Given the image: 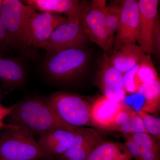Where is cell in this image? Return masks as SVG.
Listing matches in <instances>:
<instances>
[{
	"instance_id": "cell-32",
	"label": "cell",
	"mask_w": 160,
	"mask_h": 160,
	"mask_svg": "<svg viewBox=\"0 0 160 160\" xmlns=\"http://www.w3.org/2000/svg\"><path fill=\"white\" fill-rule=\"evenodd\" d=\"M3 1L2 0H0V8H1V6H2V4Z\"/></svg>"
},
{
	"instance_id": "cell-5",
	"label": "cell",
	"mask_w": 160,
	"mask_h": 160,
	"mask_svg": "<svg viewBox=\"0 0 160 160\" xmlns=\"http://www.w3.org/2000/svg\"><path fill=\"white\" fill-rule=\"evenodd\" d=\"M88 57L84 47L64 49L50 54L46 62V69L53 79L69 81L79 74L86 66Z\"/></svg>"
},
{
	"instance_id": "cell-25",
	"label": "cell",
	"mask_w": 160,
	"mask_h": 160,
	"mask_svg": "<svg viewBox=\"0 0 160 160\" xmlns=\"http://www.w3.org/2000/svg\"><path fill=\"white\" fill-rule=\"evenodd\" d=\"M137 113V112L125 105L113 122L105 130L118 132L120 129L129 122L130 119Z\"/></svg>"
},
{
	"instance_id": "cell-7",
	"label": "cell",
	"mask_w": 160,
	"mask_h": 160,
	"mask_svg": "<svg viewBox=\"0 0 160 160\" xmlns=\"http://www.w3.org/2000/svg\"><path fill=\"white\" fill-rule=\"evenodd\" d=\"M35 9L18 0H5L0 8V18L9 34L11 45L23 43L29 16Z\"/></svg>"
},
{
	"instance_id": "cell-29",
	"label": "cell",
	"mask_w": 160,
	"mask_h": 160,
	"mask_svg": "<svg viewBox=\"0 0 160 160\" xmlns=\"http://www.w3.org/2000/svg\"><path fill=\"white\" fill-rule=\"evenodd\" d=\"M152 45L153 53H155L158 58L160 56V22L159 18L156 24L152 36Z\"/></svg>"
},
{
	"instance_id": "cell-15",
	"label": "cell",
	"mask_w": 160,
	"mask_h": 160,
	"mask_svg": "<svg viewBox=\"0 0 160 160\" xmlns=\"http://www.w3.org/2000/svg\"><path fill=\"white\" fill-rule=\"evenodd\" d=\"M136 43L126 44L109 56L112 66L124 74L138 65L146 55Z\"/></svg>"
},
{
	"instance_id": "cell-10",
	"label": "cell",
	"mask_w": 160,
	"mask_h": 160,
	"mask_svg": "<svg viewBox=\"0 0 160 160\" xmlns=\"http://www.w3.org/2000/svg\"><path fill=\"white\" fill-rule=\"evenodd\" d=\"M122 11L112 52L126 44L136 43L139 23V10L138 1H122Z\"/></svg>"
},
{
	"instance_id": "cell-8",
	"label": "cell",
	"mask_w": 160,
	"mask_h": 160,
	"mask_svg": "<svg viewBox=\"0 0 160 160\" xmlns=\"http://www.w3.org/2000/svg\"><path fill=\"white\" fill-rule=\"evenodd\" d=\"M88 40L81 23L69 22L58 27L39 48L51 54L69 48L84 47Z\"/></svg>"
},
{
	"instance_id": "cell-16",
	"label": "cell",
	"mask_w": 160,
	"mask_h": 160,
	"mask_svg": "<svg viewBox=\"0 0 160 160\" xmlns=\"http://www.w3.org/2000/svg\"><path fill=\"white\" fill-rule=\"evenodd\" d=\"M132 159L125 143L103 141L85 160H132Z\"/></svg>"
},
{
	"instance_id": "cell-3",
	"label": "cell",
	"mask_w": 160,
	"mask_h": 160,
	"mask_svg": "<svg viewBox=\"0 0 160 160\" xmlns=\"http://www.w3.org/2000/svg\"><path fill=\"white\" fill-rule=\"evenodd\" d=\"M58 116L70 126H92V105L77 94L57 92L47 100Z\"/></svg>"
},
{
	"instance_id": "cell-31",
	"label": "cell",
	"mask_w": 160,
	"mask_h": 160,
	"mask_svg": "<svg viewBox=\"0 0 160 160\" xmlns=\"http://www.w3.org/2000/svg\"><path fill=\"white\" fill-rule=\"evenodd\" d=\"M15 105L9 107H6L0 103V130H2L9 126V124H5L4 120L10 114L14 108Z\"/></svg>"
},
{
	"instance_id": "cell-12",
	"label": "cell",
	"mask_w": 160,
	"mask_h": 160,
	"mask_svg": "<svg viewBox=\"0 0 160 160\" xmlns=\"http://www.w3.org/2000/svg\"><path fill=\"white\" fill-rule=\"evenodd\" d=\"M28 5L41 12L63 13L69 22L81 23L84 5L75 0H30L26 1Z\"/></svg>"
},
{
	"instance_id": "cell-21",
	"label": "cell",
	"mask_w": 160,
	"mask_h": 160,
	"mask_svg": "<svg viewBox=\"0 0 160 160\" xmlns=\"http://www.w3.org/2000/svg\"><path fill=\"white\" fill-rule=\"evenodd\" d=\"M122 5L106 6L105 14L106 22L109 35L114 39V35L117 30L122 14Z\"/></svg>"
},
{
	"instance_id": "cell-24",
	"label": "cell",
	"mask_w": 160,
	"mask_h": 160,
	"mask_svg": "<svg viewBox=\"0 0 160 160\" xmlns=\"http://www.w3.org/2000/svg\"><path fill=\"white\" fill-rule=\"evenodd\" d=\"M124 136L131 138L142 149L160 152L159 142L149 133L141 132Z\"/></svg>"
},
{
	"instance_id": "cell-9",
	"label": "cell",
	"mask_w": 160,
	"mask_h": 160,
	"mask_svg": "<svg viewBox=\"0 0 160 160\" xmlns=\"http://www.w3.org/2000/svg\"><path fill=\"white\" fill-rule=\"evenodd\" d=\"M123 75L112 66L109 56L104 53L99 62L95 83L106 98L124 102L127 92L123 85Z\"/></svg>"
},
{
	"instance_id": "cell-30",
	"label": "cell",
	"mask_w": 160,
	"mask_h": 160,
	"mask_svg": "<svg viewBox=\"0 0 160 160\" xmlns=\"http://www.w3.org/2000/svg\"><path fill=\"white\" fill-rule=\"evenodd\" d=\"M9 45L11 43L8 32L0 18V48Z\"/></svg>"
},
{
	"instance_id": "cell-1",
	"label": "cell",
	"mask_w": 160,
	"mask_h": 160,
	"mask_svg": "<svg viewBox=\"0 0 160 160\" xmlns=\"http://www.w3.org/2000/svg\"><path fill=\"white\" fill-rule=\"evenodd\" d=\"M6 118L9 124L22 126L32 134L39 136L52 129H62L75 132L80 128L64 122L47 101L37 98L17 103Z\"/></svg>"
},
{
	"instance_id": "cell-26",
	"label": "cell",
	"mask_w": 160,
	"mask_h": 160,
	"mask_svg": "<svg viewBox=\"0 0 160 160\" xmlns=\"http://www.w3.org/2000/svg\"><path fill=\"white\" fill-rule=\"evenodd\" d=\"M139 64L123 75V85L126 92L137 93L141 86L137 74Z\"/></svg>"
},
{
	"instance_id": "cell-17",
	"label": "cell",
	"mask_w": 160,
	"mask_h": 160,
	"mask_svg": "<svg viewBox=\"0 0 160 160\" xmlns=\"http://www.w3.org/2000/svg\"><path fill=\"white\" fill-rule=\"evenodd\" d=\"M144 98L140 109L149 113L158 114L160 109V80L157 79L143 83L137 93Z\"/></svg>"
},
{
	"instance_id": "cell-14",
	"label": "cell",
	"mask_w": 160,
	"mask_h": 160,
	"mask_svg": "<svg viewBox=\"0 0 160 160\" xmlns=\"http://www.w3.org/2000/svg\"><path fill=\"white\" fill-rule=\"evenodd\" d=\"M124 106L123 102L110 101L103 96L98 98L92 105V126L105 130L113 122Z\"/></svg>"
},
{
	"instance_id": "cell-27",
	"label": "cell",
	"mask_w": 160,
	"mask_h": 160,
	"mask_svg": "<svg viewBox=\"0 0 160 160\" xmlns=\"http://www.w3.org/2000/svg\"><path fill=\"white\" fill-rule=\"evenodd\" d=\"M123 135H131L141 132H147L142 120L137 113L130 119L129 122L119 130Z\"/></svg>"
},
{
	"instance_id": "cell-20",
	"label": "cell",
	"mask_w": 160,
	"mask_h": 160,
	"mask_svg": "<svg viewBox=\"0 0 160 160\" xmlns=\"http://www.w3.org/2000/svg\"><path fill=\"white\" fill-rule=\"evenodd\" d=\"M137 74L141 85L159 78L151 55L146 54L143 58L139 64Z\"/></svg>"
},
{
	"instance_id": "cell-6",
	"label": "cell",
	"mask_w": 160,
	"mask_h": 160,
	"mask_svg": "<svg viewBox=\"0 0 160 160\" xmlns=\"http://www.w3.org/2000/svg\"><path fill=\"white\" fill-rule=\"evenodd\" d=\"M69 22L67 17L60 14L37 12L35 9L29 16L23 44L39 48L49 39L58 27Z\"/></svg>"
},
{
	"instance_id": "cell-22",
	"label": "cell",
	"mask_w": 160,
	"mask_h": 160,
	"mask_svg": "<svg viewBox=\"0 0 160 160\" xmlns=\"http://www.w3.org/2000/svg\"><path fill=\"white\" fill-rule=\"evenodd\" d=\"M103 141L102 138L96 130L91 137L67 160H85L96 147Z\"/></svg>"
},
{
	"instance_id": "cell-13",
	"label": "cell",
	"mask_w": 160,
	"mask_h": 160,
	"mask_svg": "<svg viewBox=\"0 0 160 160\" xmlns=\"http://www.w3.org/2000/svg\"><path fill=\"white\" fill-rule=\"evenodd\" d=\"M77 131L62 129H52L40 135L38 142L43 150L56 159L69 149Z\"/></svg>"
},
{
	"instance_id": "cell-28",
	"label": "cell",
	"mask_w": 160,
	"mask_h": 160,
	"mask_svg": "<svg viewBox=\"0 0 160 160\" xmlns=\"http://www.w3.org/2000/svg\"><path fill=\"white\" fill-rule=\"evenodd\" d=\"M126 138L125 144L132 158L134 160H141V148L140 146L131 138L124 137Z\"/></svg>"
},
{
	"instance_id": "cell-18",
	"label": "cell",
	"mask_w": 160,
	"mask_h": 160,
	"mask_svg": "<svg viewBox=\"0 0 160 160\" xmlns=\"http://www.w3.org/2000/svg\"><path fill=\"white\" fill-rule=\"evenodd\" d=\"M25 70L17 60L0 57V79L9 86H16L22 83Z\"/></svg>"
},
{
	"instance_id": "cell-2",
	"label": "cell",
	"mask_w": 160,
	"mask_h": 160,
	"mask_svg": "<svg viewBox=\"0 0 160 160\" xmlns=\"http://www.w3.org/2000/svg\"><path fill=\"white\" fill-rule=\"evenodd\" d=\"M0 134V160H56L22 126L9 124Z\"/></svg>"
},
{
	"instance_id": "cell-19",
	"label": "cell",
	"mask_w": 160,
	"mask_h": 160,
	"mask_svg": "<svg viewBox=\"0 0 160 160\" xmlns=\"http://www.w3.org/2000/svg\"><path fill=\"white\" fill-rule=\"evenodd\" d=\"M96 131V130L92 128L80 127L76 132L73 142L69 149L62 155L56 158V159L60 160H68L91 137Z\"/></svg>"
},
{
	"instance_id": "cell-4",
	"label": "cell",
	"mask_w": 160,
	"mask_h": 160,
	"mask_svg": "<svg viewBox=\"0 0 160 160\" xmlns=\"http://www.w3.org/2000/svg\"><path fill=\"white\" fill-rule=\"evenodd\" d=\"M106 2L93 0L89 6H84L81 24L89 39L95 43L105 54L112 53L114 39L109 35L105 19Z\"/></svg>"
},
{
	"instance_id": "cell-11",
	"label": "cell",
	"mask_w": 160,
	"mask_h": 160,
	"mask_svg": "<svg viewBox=\"0 0 160 160\" xmlns=\"http://www.w3.org/2000/svg\"><path fill=\"white\" fill-rule=\"evenodd\" d=\"M139 10V23L137 42L147 54L153 53L152 36L158 14V0L138 1Z\"/></svg>"
},
{
	"instance_id": "cell-23",
	"label": "cell",
	"mask_w": 160,
	"mask_h": 160,
	"mask_svg": "<svg viewBox=\"0 0 160 160\" xmlns=\"http://www.w3.org/2000/svg\"><path fill=\"white\" fill-rule=\"evenodd\" d=\"M142 120L147 132L153 137L158 142L160 141V119L151 115L142 110L137 111Z\"/></svg>"
}]
</instances>
